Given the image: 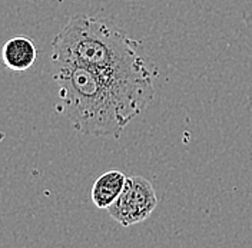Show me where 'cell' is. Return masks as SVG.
Returning <instances> with one entry per match:
<instances>
[{
	"instance_id": "cell-1",
	"label": "cell",
	"mask_w": 252,
	"mask_h": 248,
	"mask_svg": "<svg viewBox=\"0 0 252 248\" xmlns=\"http://www.w3.org/2000/svg\"><path fill=\"white\" fill-rule=\"evenodd\" d=\"M52 62L94 69L109 80L141 113L155 95L157 73L132 40L112 22L86 15L72 16L52 42Z\"/></svg>"
},
{
	"instance_id": "cell-2",
	"label": "cell",
	"mask_w": 252,
	"mask_h": 248,
	"mask_svg": "<svg viewBox=\"0 0 252 248\" xmlns=\"http://www.w3.org/2000/svg\"><path fill=\"white\" fill-rule=\"evenodd\" d=\"M59 112L86 137L119 138L139 113L105 76L86 66L53 62Z\"/></svg>"
},
{
	"instance_id": "cell-3",
	"label": "cell",
	"mask_w": 252,
	"mask_h": 248,
	"mask_svg": "<svg viewBox=\"0 0 252 248\" xmlns=\"http://www.w3.org/2000/svg\"><path fill=\"white\" fill-rule=\"evenodd\" d=\"M157 205L158 197L152 184L143 177H129L124 191L106 211L119 225L130 227L151 217Z\"/></svg>"
},
{
	"instance_id": "cell-4",
	"label": "cell",
	"mask_w": 252,
	"mask_h": 248,
	"mask_svg": "<svg viewBox=\"0 0 252 248\" xmlns=\"http://www.w3.org/2000/svg\"><path fill=\"white\" fill-rule=\"evenodd\" d=\"M37 59V47L28 36H15L1 47V61L13 72L31 69Z\"/></svg>"
},
{
	"instance_id": "cell-5",
	"label": "cell",
	"mask_w": 252,
	"mask_h": 248,
	"mask_svg": "<svg viewBox=\"0 0 252 248\" xmlns=\"http://www.w3.org/2000/svg\"><path fill=\"white\" fill-rule=\"evenodd\" d=\"M126 179L127 177L125 174L118 170H112L102 174L94 181L91 191V198L94 207L100 210H108L124 191Z\"/></svg>"
}]
</instances>
